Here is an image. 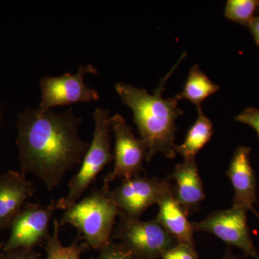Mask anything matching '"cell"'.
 Listing matches in <instances>:
<instances>
[{
	"label": "cell",
	"instance_id": "1",
	"mask_svg": "<svg viewBox=\"0 0 259 259\" xmlns=\"http://www.w3.org/2000/svg\"><path fill=\"white\" fill-rule=\"evenodd\" d=\"M81 122L72 108L57 113L28 107L19 114L20 173L33 175L49 191L59 187L66 174L81 163L90 146L80 138Z\"/></svg>",
	"mask_w": 259,
	"mask_h": 259
},
{
	"label": "cell",
	"instance_id": "2",
	"mask_svg": "<svg viewBox=\"0 0 259 259\" xmlns=\"http://www.w3.org/2000/svg\"><path fill=\"white\" fill-rule=\"evenodd\" d=\"M186 54H182L168 74L162 78L158 88L153 90V95L148 94L147 90L127 83L116 84L115 90L121 100L134 114V121L141 136L140 139L147 148V162L157 153H161L168 158L176 156V120L185 112L179 107V100L176 97L164 99L162 95L167 81L185 59Z\"/></svg>",
	"mask_w": 259,
	"mask_h": 259
},
{
	"label": "cell",
	"instance_id": "3",
	"mask_svg": "<svg viewBox=\"0 0 259 259\" xmlns=\"http://www.w3.org/2000/svg\"><path fill=\"white\" fill-rule=\"evenodd\" d=\"M119 212L103 190L95 189L64 210L59 226L74 227L87 245L100 250L112 240Z\"/></svg>",
	"mask_w": 259,
	"mask_h": 259
},
{
	"label": "cell",
	"instance_id": "4",
	"mask_svg": "<svg viewBox=\"0 0 259 259\" xmlns=\"http://www.w3.org/2000/svg\"><path fill=\"white\" fill-rule=\"evenodd\" d=\"M95 131L81 163L79 171L68 185L67 194L56 202L58 209L66 210L81 198L105 166L114 160L111 151V117L107 109L97 108L93 113Z\"/></svg>",
	"mask_w": 259,
	"mask_h": 259
},
{
	"label": "cell",
	"instance_id": "5",
	"mask_svg": "<svg viewBox=\"0 0 259 259\" xmlns=\"http://www.w3.org/2000/svg\"><path fill=\"white\" fill-rule=\"evenodd\" d=\"M112 238L120 240L137 259H155L178 243L156 218L142 221L120 210Z\"/></svg>",
	"mask_w": 259,
	"mask_h": 259
},
{
	"label": "cell",
	"instance_id": "6",
	"mask_svg": "<svg viewBox=\"0 0 259 259\" xmlns=\"http://www.w3.org/2000/svg\"><path fill=\"white\" fill-rule=\"evenodd\" d=\"M111 129L115 136V154L112 171L104 178L102 190L108 192L110 183L117 179L140 176L144 171V162L147 157V148L144 141L135 136L122 115L111 117Z\"/></svg>",
	"mask_w": 259,
	"mask_h": 259
},
{
	"label": "cell",
	"instance_id": "7",
	"mask_svg": "<svg viewBox=\"0 0 259 259\" xmlns=\"http://www.w3.org/2000/svg\"><path fill=\"white\" fill-rule=\"evenodd\" d=\"M171 186L169 179L160 180L140 175L122 180L118 187L105 193L121 212L130 218L140 219L148 207L158 204Z\"/></svg>",
	"mask_w": 259,
	"mask_h": 259
},
{
	"label": "cell",
	"instance_id": "8",
	"mask_svg": "<svg viewBox=\"0 0 259 259\" xmlns=\"http://www.w3.org/2000/svg\"><path fill=\"white\" fill-rule=\"evenodd\" d=\"M97 73L93 65L87 64L80 66L76 74L66 72L60 76L42 77L40 80L41 101L38 108L47 111L56 106L100 100L98 92L88 88L83 81L84 75Z\"/></svg>",
	"mask_w": 259,
	"mask_h": 259
},
{
	"label": "cell",
	"instance_id": "9",
	"mask_svg": "<svg viewBox=\"0 0 259 259\" xmlns=\"http://www.w3.org/2000/svg\"><path fill=\"white\" fill-rule=\"evenodd\" d=\"M247 213L243 207L233 205L231 208L211 213L200 222L192 223V226L194 231L211 233L227 244L240 248L247 256L259 259L250 237Z\"/></svg>",
	"mask_w": 259,
	"mask_h": 259
},
{
	"label": "cell",
	"instance_id": "10",
	"mask_svg": "<svg viewBox=\"0 0 259 259\" xmlns=\"http://www.w3.org/2000/svg\"><path fill=\"white\" fill-rule=\"evenodd\" d=\"M56 209V200L47 205L27 202L13 220L9 238L2 250L33 249L42 241H47L51 235V219Z\"/></svg>",
	"mask_w": 259,
	"mask_h": 259
},
{
	"label": "cell",
	"instance_id": "11",
	"mask_svg": "<svg viewBox=\"0 0 259 259\" xmlns=\"http://www.w3.org/2000/svg\"><path fill=\"white\" fill-rule=\"evenodd\" d=\"M250 152L251 148L248 146L236 148L226 174L234 190L233 205L250 211L259 219V214L254 207L258 199L256 180L250 164Z\"/></svg>",
	"mask_w": 259,
	"mask_h": 259
},
{
	"label": "cell",
	"instance_id": "12",
	"mask_svg": "<svg viewBox=\"0 0 259 259\" xmlns=\"http://www.w3.org/2000/svg\"><path fill=\"white\" fill-rule=\"evenodd\" d=\"M35 192L31 182L20 172L10 170L0 175V231L10 228Z\"/></svg>",
	"mask_w": 259,
	"mask_h": 259
},
{
	"label": "cell",
	"instance_id": "13",
	"mask_svg": "<svg viewBox=\"0 0 259 259\" xmlns=\"http://www.w3.org/2000/svg\"><path fill=\"white\" fill-rule=\"evenodd\" d=\"M168 179L175 181L174 196L186 214L189 215L198 208L205 193L196 159L184 160L177 164Z\"/></svg>",
	"mask_w": 259,
	"mask_h": 259
},
{
	"label": "cell",
	"instance_id": "14",
	"mask_svg": "<svg viewBox=\"0 0 259 259\" xmlns=\"http://www.w3.org/2000/svg\"><path fill=\"white\" fill-rule=\"evenodd\" d=\"M156 219L164 227L178 243L190 245L194 248V230L189 221L187 214L175 199L173 187L168 189L158 204Z\"/></svg>",
	"mask_w": 259,
	"mask_h": 259
},
{
	"label": "cell",
	"instance_id": "15",
	"mask_svg": "<svg viewBox=\"0 0 259 259\" xmlns=\"http://www.w3.org/2000/svg\"><path fill=\"white\" fill-rule=\"evenodd\" d=\"M197 120L187 132L185 141L182 144L175 146V151L182 156L184 160L195 159L197 153L212 136V121L204 115L202 108L197 109Z\"/></svg>",
	"mask_w": 259,
	"mask_h": 259
},
{
	"label": "cell",
	"instance_id": "16",
	"mask_svg": "<svg viewBox=\"0 0 259 259\" xmlns=\"http://www.w3.org/2000/svg\"><path fill=\"white\" fill-rule=\"evenodd\" d=\"M220 86L212 82L208 76L202 71L197 65L192 66L189 72L183 90L175 97L181 100H188L197 109L208 97L219 91Z\"/></svg>",
	"mask_w": 259,
	"mask_h": 259
},
{
	"label": "cell",
	"instance_id": "17",
	"mask_svg": "<svg viewBox=\"0 0 259 259\" xmlns=\"http://www.w3.org/2000/svg\"><path fill=\"white\" fill-rule=\"evenodd\" d=\"M59 232V222L57 219H55L54 221V230L52 233L46 241V259H81V253L83 250V245L80 244V241L82 239L81 236L78 233L76 239L71 245L64 246L61 244Z\"/></svg>",
	"mask_w": 259,
	"mask_h": 259
},
{
	"label": "cell",
	"instance_id": "18",
	"mask_svg": "<svg viewBox=\"0 0 259 259\" xmlns=\"http://www.w3.org/2000/svg\"><path fill=\"white\" fill-rule=\"evenodd\" d=\"M258 1L255 0H228L224 15L231 21L248 27L254 18Z\"/></svg>",
	"mask_w": 259,
	"mask_h": 259
},
{
	"label": "cell",
	"instance_id": "19",
	"mask_svg": "<svg viewBox=\"0 0 259 259\" xmlns=\"http://www.w3.org/2000/svg\"><path fill=\"white\" fill-rule=\"evenodd\" d=\"M96 259H137L123 245L117 244L112 240L100 249Z\"/></svg>",
	"mask_w": 259,
	"mask_h": 259
},
{
	"label": "cell",
	"instance_id": "20",
	"mask_svg": "<svg viewBox=\"0 0 259 259\" xmlns=\"http://www.w3.org/2000/svg\"><path fill=\"white\" fill-rule=\"evenodd\" d=\"M163 259H198L193 247L177 243L161 255Z\"/></svg>",
	"mask_w": 259,
	"mask_h": 259
},
{
	"label": "cell",
	"instance_id": "21",
	"mask_svg": "<svg viewBox=\"0 0 259 259\" xmlns=\"http://www.w3.org/2000/svg\"><path fill=\"white\" fill-rule=\"evenodd\" d=\"M235 120L254 129L259 138V109L248 107L238 114Z\"/></svg>",
	"mask_w": 259,
	"mask_h": 259
},
{
	"label": "cell",
	"instance_id": "22",
	"mask_svg": "<svg viewBox=\"0 0 259 259\" xmlns=\"http://www.w3.org/2000/svg\"><path fill=\"white\" fill-rule=\"evenodd\" d=\"M0 259H41L40 253L33 249L19 248V249L0 250Z\"/></svg>",
	"mask_w": 259,
	"mask_h": 259
},
{
	"label": "cell",
	"instance_id": "23",
	"mask_svg": "<svg viewBox=\"0 0 259 259\" xmlns=\"http://www.w3.org/2000/svg\"><path fill=\"white\" fill-rule=\"evenodd\" d=\"M248 27L254 37L255 42L259 47V15L253 18Z\"/></svg>",
	"mask_w": 259,
	"mask_h": 259
},
{
	"label": "cell",
	"instance_id": "24",
	"mask_svg": "<svg viewBox=\"0 0 259 259\" xmlns=\"http://www.w3.org/2000/svg\"><path fill=\"white\" fill-rule=\"evenodd\" d=\"M223 259H236L233 258V257L231 256V255H226V257H224Z\"/></svg>",
	"mask_w": 259,
	"mask_h": 259
},
{
	"label": "cell",
	"instance_id": "25",
	"mask_svg": "<svg viewBox=\"0 0 259 259\" xmlns=\"http://www.w3.org/2000/svg\"><path fill=\"white\" fill-rule=\"evenodd\" d=\"M256 10H257V12H259V1H258V5H257Z\"/></svg>",
	"mask_w": 259,
	"mask_h": 259
},
{
	"label": "cell",
	"instance_id": "26",
	"mask_svg": "<svg viewBox=\"0 0 259 259\" xmlns=\"http://www.w3.org/2000/svg\"><path fill=\"white\" fill-rule=\"evenodd\" d=\"M0 248H1V246H0Z\"/></svg>",
	"mask_w": 259,
	"mask_h": 259
}]
</instances>
